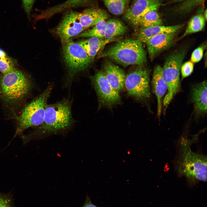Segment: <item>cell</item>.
<instances>
[{
  "mask_svg": "<svg viewBox=\"0 0 207 207\" xmlns=\"http://www.w3.org/2000/svg\"><path fill=\"white\" fill-rule=\"evenodd\" d=\"M186 50L174 53L166 58L162 68V76L167 86V91L163 100L167 107L179 89L181 69Z\"/></svg>",
  "mask_w": 207,
  "mask_h": 207,
  "instance_id": "52a82bcc",
  "label": "cell"
},
{
  "mask_svg": "<svg viewBox=\"0 0 207 207\" xmlns=\"http://www.w3.org/2000/svg\"><path fill=\"white\" fill-rule=\"evenodd\" d=\"M32 87L30 78L21 71L16 69L0 78V96L10 103L18 102L23 99Z\"/></svg>",
  "mask_w": 207,
  "mask_h": 207,
  "instance_id": "277c9868",
  "label": "cell"
},
{
  "mask_svg": "<svg viewBox=\"0 0 207 207\" xmlns=\"http://www.w3.org/2000/svg\"><path fill=\"white\" fill-rule=\"evenodd\" d=\"M74 122L71 112V101L64 99L47 105L43 122L35 134L60 132L69 129Z\"/></svg>",
  "mask_w": 207,
  "mask_h": 207,
  "instance_id": "7a4b0ae2",
  "label": "cell"
},
{
  "mask_svg": "<svg viewBox=\"0 0 207 207\" xmlns=\"http://www.w3.org/2000/svg\"><path fill=\"white\" fill-rule=\"evenodd\" d=\"M177 1H182L184 0H176Z\"/></svg>",
  "mask_w": 207,
  "mask_h": 207,
  "instance_id": "1f68e13d",
  "label": "cell"
},
{
  "mask_svg": "<svg viewBox=\"0 0 207 207\" xmlns=\"http://www.w3.org/2000/svg\"><path fill=\"white\" fill-rule=\"evenodd\" d=\"M160 5L159 0H136L126 11L124 18L137 25L143 16L150 11L157 10Z\"/></svg>",
  "mask_w": 207,
  "mask_h": 207,
  "instance_id": "8fae6325",
  "label": "cell"
},
{
  "mask_svg": "<svg viewBox=\"0 0 207 207\" xmlns=\"http://www.w3.org/2000/svg\"><path fill=\"white\" fill-rule=\"evenodd\" d=\"M78 13L70 10L64 14L56 29L62 42L76 36L85 30L79 20Z\"/></svg>",
  "mask_w": 207,
  "mask_h": 207,
  "instance_id": "30bf717a",
  "label": "cell"
},
{
  "mask_svg": "<svg viewBox=\"0 0 207 207\" xmlns=\"http://www.w3.org/2000/svg\"><path fill=\"white\" fill-rule=\"evenodd\" d=\"M103 72L108 81L115 91L119 93L124 90L126 76L122 69L108 62L104 66Z\"/></svg>",
  "mask_w": 207,
  "mask_h": 207,
  "instance_id": "4fadbf2b",
  "label": "cell"
},
{
  "mask_svg": "<svg viewBox=\"0 0 207 207\" xmlns=\"http://www.w3.org/2000/svg\"><path fill=\"white\" fill-rule=\"evenodd\" d=\"M153 92L157 101V115L159 118L162 110V100L167 90V86L162 76V68L157 65L154 68L152 80Z\"/></svg>",
  "mask_w": 207,
  "mask_h": 207,
  "instance_id": "5bb4252c",
  "label": "cell"
},
{
  "mask_svg": "<svg viewBox=\"0 0 207 207\" xmlns=\"http://www.w3.org/2000/svg\"><path fill=\"white\" fill-rule=\"evenodd\" d=\"M105 20H103L99 21L92 28L83 31L74 38L95 37L104 39L105 31L106 25Z\"/></svg>",
  "mask_w": 207,
  "mask_h": 207,
  "instance_id": "603a6c76",
  "label": "cell"
},
{
  "mask_svg": "<svg viewBox=\"0 0 207 207\" xmlns=\"http://www.w3.org/2000/svg\"><path fill=\"white\" fill-rule=\"evenodd\" d=\"M205 20L203 15L201 14L193 16L189 21L182 37L202 30L204 27Z\"/></svg>",
  "mask_w": 207,
  "mask_h": 207,
  "instance_id": "7402d4cb",
  "label": "cell"
},
{
  "mask_svg": "<svg viewBox=\"0 0 207 207\" xmlns=\"http://www.w3.org/2000/svg\"><path fill=\"white\" fill-rule=\"evenodd\" d=\"M192 99L199 112H207V81H204L193 87Z\"/></svg>",
  "mask_w": 207,
  "mask_h": 207,
  "instance_id": "e0dca14e",
  "label": "cell"
},
{
  "mask_svg": "<svg viewBox=\"0 0 207 207\" xmlns=\"http://www.w3.org/2000/svg\"><path fill=\"white\" fill-rule=\"evenodd\" d=\"M196 138L182 136L177 143L175 166L178 175L185 177L190 184L207 179V156L192 151L191 146Z\"/></svg>",
  "mask_w": 207,
  "mask_h": 207,
  "instance_id": "6da1fadb",
  "label": "cell"
},
{
  "mask_svg": "<svg viewBox=\"0 0 207 207\" xmlns=\"http://www.w3.org/2000/svg\"><path fill=\"white\" fill-rule=\"evenodd\" d=\"M88 0H67L64 2L41 12L38 18L47 19L66 9L80 6Z\"/></svg>",
  "mask_w": 207,
  "mask_h": 207,
  "instance_id": "ac0fdd59",
  "label": "cell"
},
{
  "mask_svg": "<svg viewBox=\"0 0 207 207\" xmlns=\"http://www.w3.org/2000/svg\"><path fill=\"white\" fill-rule=\"evenodd\" d=\"M35 0H22L23 8L29 19L31 12Z\"/></svg>",
  "mask_w": 207,
  "mask_h": 207,
  "instance_id": "83f0119b",
  "label": "cell"
},
{
  "mask_svg": "<svg viewBox=\"0 0 207 207\" xmlns=\"http://www.w3.org/2000/svg\"><path fill=\"white\" fill-rule=\"evenodd\" d=\"M78 18L85 29L94 26L102 20H106L108 17L106 11L97 7L91 8L78 13Z\"/></svg>",
  "mask_w": 207,
  "mask_h": 207,
  "instance_id": "9a60e30c",
  "label": "cell"
},
{
  "mask_svg": "<svg viewBox=\"0 0 207 207\" xmlns=\"http://www.w3.org/2000/svg\"><path fill=\"white\" fill-rule=\"evenodd\" d=\"M52 90L50 85L23 109L18 117L14 138L28 128L39 126L42 123L48 99Z\"/></svg>",
  "mask_w": 207,
  "mask_h": 207,
  "instance_id": "5b68a950",
  "label": "cell"
},
{
  "mask_svg": "<svg viewBox=\"0 0 207 207\" xmlns=\"http://www.w3.org/2000/svg\"><path fill=\"white\" fill-rule=\"evenodd\" d=\"M16 69L14 62L5 53L0 57V72L5 74Z\"/></svg>",
  "mask_w": 207,
  "mask_h": 207,
  "instance_id": "d4e9b609",
  "label": "cell"
},
{
  "mask_svg": "<svg viewBox=\"0 0 207 207\" xmlns=\"http://www.w3.org/2000/svg\"><path fill=\"white\" fill-rule=\"evenodd\" d=\"M103 3L111 14L119 15L122 14L126 7L128 0H103Z\"/></svg>",
  "mask_w": 207,
  "mask_h": 207,
  "instance_id": "cb8c5ba5",
  "label": "cell"
},
{
  "mask_svg": "<svg viewBox=\"0 0 207 207\" xmlns=\"http://www.w3.org/2000/svg\"><path fill=\"white\" fill-rule=\"evenodd\" d=\"M162 21L156 10L150 11L143 16L139 20L137 25L141 28L161 25Z\"/></svg>",
  "mask_w": 207,
  "mask_h": 207,
  "instance_id": "44dd1931",
  "label": "cell"
},
{
  "mask_svg": "<svg viewBox=\"0 0 207 207\" xmlns=\"http://www.w3.org/2000/svg\"><path fill=\"white\" fill-rule=\"evenodd\" d=\"M193 63L191 61H187L182 64L181 69L182 78H185L190 75L193 72Z\"/></svg>",
  "mask_w": 207,
  "mask_h": 207,
  "instance_id": "484cf974",
  "label": "cell"
},
{
  "mask_svg": "<svg viewBox=\"0 0 207 207\" xmlns=\"http://www.w3.org/2000/svg\"><path fill=\"white\" fill-rule=\"evenodd\" d=\"M0 207H12L10 199L0 192Z\"/></svg>",
  "mask_w": 207,
  "mask_h": 207,
  "instance_id": "f1b7e54d",
  "label": "cell"
},
{
  "mask_svg": "<svg viewBox=\"0 0 207 207\" xmlns=\"http://www.w3.org/2000/svg\"><path fill=\"white\" fill-rule=\"evenodd\" d=\"M205 45H202L195 49L192 52L191 56V61L193 63L199 62L202 59L205 48Z\"/></svg>",
  "mask_w": 207,
  "mask_h": 207,
  "instance_id": "4316f807",
  "label": "cell"
},
{
  "mask_svg": "<svg viewBox=\"0 0 207 207\" xmlns=\"http://www.w3.org/2000/svg\"><path fill=\"white\" fill-rule=\"evenodd\" d=\"M98 97L99 106L111 107L120 103L121 97L107 80L103 71H97L91 77Z\"/></svg>",
  "mask_w": 207,
  "mask_h": 207,
  "instance_id": "9c48e42d",
  "label": "cell"
},
{
  "mask_svg": "<svg viewBox=\"0 0 207 207\" xmlns=\"http://www.w3.org/2000/svg\"><path fill=\"white\" fill-rule=\"evenodd\" d=\"M71 39L62 42L63 58L68 70L67 84H68L76 74L85 70L93 61L83 48Z\"/></svg>",
  "mask_w": 207,
  "mask_h": 207,
  "instance_id": "8992f818",
  "label": "cell"
},
{
  "mask_svg": "<svg viewBox=\"0 0 207 207\" xmlns=\"http://www.w3.org/2000/svg\"><path fill=\"white\" fill-rule=\"evenodd\" d=\"M82 207H97L91 202L89 197L87 195L85 202Z\"/></svg>",
  "mask_w": 207,
  "mask_h": 207,
  "instance_id": "f546056e",
  "label": "cell"
},
{
  "mask_svg": "<svg viewBox=\"0 0 207 207\" xmlns=\"http://www.w3.org/2000/svg\"><path fill=\"white\" fill-rule=\"evenodd\" d=\"M181 25L171 26H157L141 28L138 34V39L145 43L150 38L163 33H175L181 28Z\"/></svg>",
  "mask_w": 207,
  "mask_h": 207,
  "instance_id": "2e32d148",
  "label": "cell"
},
{
  "mask_svg": "<svg viewBox=\"0 0 207 207\" xmlns=\"http://www.w3.org/2000/svg\"><path fill=\"white\" fill-rule=\"evenodd\" d=\"M203 16L204 18L206 20L207 19V10L206 9L204 13V15Z\"/></svg>",
  "mask_w": 207,
  "mask_h": 207,
  "instance_id": "4dcf8cb0",
  "label": "cell"
},
{
  "mask_svg": "<svg viewBox=\"0 0 207 207\" xmlns=\"http://www.w3.org/2000/svg\"><path fill=\"white\" fill-rule=\"evenodd\" d=\"M110 41L95 37L76 42L85 50L93 61L99 49Z\"/></svg>",
  "mask_w": 207,
  "mask_h": 207,
  "instance_id": "d6986e66",
  "label": "cell"
},
{
  "mask_svg": "<svg viewBox=\"0 0 207 207\" xmlns=\"http://www.w3.org/2000/svg\"><path fill=\"white\" fill-rule=\"evenodd\" d=\"M175 33H166L154 36L145 42L150 58L168 48L172 43Z\"/></svg>",
  "mask_w": 207,
  "mask_h": 207,
  "instance_id": "7c38bea8",
  "label": "cell"
},
{
  "mask_svg": "<svg viewBox=\"0 0 207 207\" xmlns=\"http://www.w3.org/2000/svg\"><path fill=\"white\" fill-rule=\"evenodd\" d=\"M149 83V71L139 67L125 76L124 87L129 95L137 100H143L150 96Z\"/></svg>",
  "mask_w": 207,
  "mask_h": 207,
  "instance_id": "ba28073f",
  "label": "cell"
},
{
  "mask_svg": "<svg viewBox=\"0 0 207 207\" xmlns=\"http://www.w3.org/2000/svg\"><path fill=\"white\" fill-rule=\"evenodd\" d=\"M127 28L120 21L111 19L106 21L104 39L110 41L114 38L124 34Z\"/></svg>",
  "mask_w": 207,
  "mask_h": 207,
  "instance_id": "ffe728a7",
  "label": "cell"
},
{
  "mask_svg": "<svg viewBox=\"0 0 207 207\" xmlns=\"http://www.w3.org/2000/svg\"><path fill=\"white\" fill-rule=\"evenodd\" d=\"M142 43L138 39L120 41L105 51L102 55L125 66H142L147 61Z\"/></svg>",
  "mask_w": 207,
  "mask_h": 207,
  "instance_id": "3957f363",
  "label": "cell"
}]
</instances>
